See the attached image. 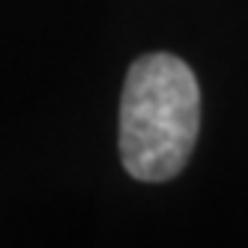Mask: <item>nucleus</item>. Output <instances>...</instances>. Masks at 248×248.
Masks as SVG:
<instances>
[{"label":"nucleus","mask_w":248,"mask_h":248,"mask_svg":"<svg viewBox=\"0 0 248 248\" xmlns=\"http://www.w3.org/2000/svg\"><path fill=\"white\" fill-rule=\"evenodd\" d=\"M201 90L194 72L173 54L138 57L120 102V158L140 183L176 176L198 140Z\"/></svg>","instance_id":"nucleus-1"}]
</instances>
